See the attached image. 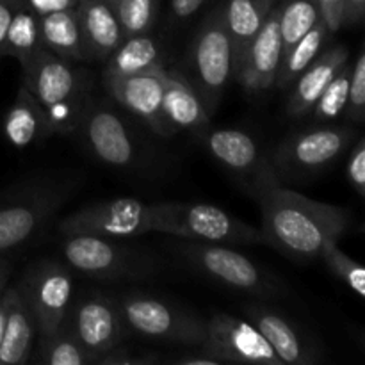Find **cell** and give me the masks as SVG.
Returning <instances> with one entry per match:
<instances>
[{"mask_svg": "<svg viewBox=\"0 0 365 365\" xmlns=\"http://www.w3.org/2000/svg\"><path fill=\"white\" fill-rule=\"evenodd\" d=\"M113 7L123 36L128 38L152 31L159 13V0H118Z\"/></svg>", "mask_w": 365, "mask_h": 365, "instance_id": "cell-33", "label": "cell"}, {"mask_svg": "<svg viewBox=\"0 0 365 365\" xmlns=\"http://www.w3.org/2000/svg\"><path fill=\"white\" fill-rule=\"evenodd\" d=\"M6 294V323L0 341V365H24L29 362L34 346V319L16 287L4 291Z\"/></svg>", "mask_w": 365, "mask_h": 365, "instance_id": "cell-22", "label": "cell"}, {"mask_svg": "<svg viewBox=\"0 0 365 365\" xmlns=\"http://www.w3.org/2000/svg\"><path fill=\"white\" fill-rule=\"evenodd\" d=\"M200 138L207 152L242 182L248 195L259 187L282 184L271 166L269 152H264L248 132L239 128H207Z\"/></svg>", "mask_w": 365, "mask_h": 365, "instance_id": "cell-14", "label": "cell"}, {"mask_svg": "<svg viewBox=\"0 0 365 365\" xmlns=\"http://www.w3.org/2000/svg\"><path fill=\"white\" fill-rule=\"evenodd\" d=\"M344 116L351 123H362L365 116V52L360 50L356 53L355 63H351V75H349L348 88V106Z\"/></svg>", "mask_w": 365, "mask_h": 365, "instance_id": "cell-34", "label": "cell"}, {"mask_svg": "<svg viewBox=\"0 0 365 365\" xmlns=\"http://www.w3.org/2000/svg\"><path fill=\"white\" fill-rule=\"evenodd\" d=\"M103 84L118 106L145 121L160 138H171L175 134V128L168 123L163 110L166 68L125 77L103 75Z\"/></svg>", "mask_w": 365, "mask_h": 365, "instance_id": "cell-16", "label": "cell"}, {"mask_svg": "<svg viewBox=\"0 0 365 365\" xmlns=\"http://www.w3.org/2000/svg\"><path fill=\"white\" fill-rule=\"evenodd\" d=\"M250 196L260 207L264 241L291 259H316L324 242L339 241L351 227L353 214L346 207L316 202L282 184L259 187Z\"/></svg>", "mask_w": 365, "mask_h": 365, "instance_id": "cell-1", "label": "cell"}, {"mask_svg": "<svg viewBox=\"0 0 365 365\" xmlns=\"http://www.w3.org/2000/svg\"><path fill=\"white\" fill-rule=\"evenodd\" d=\"M328 36H330V32H328L327 25L323 20H319L303 38H299L284 53L274 86L280 89H291V86L298 81L299 75L319 56L324 43L328 41Z\"/></svg>", "mask_w": 365, "mask_h": 365, "instance_id": "cell-28", "label": "cell"}, {"mask_svg": "<svg viewBox=\"0 0 365 365\" xmlns=\"http://www.w3.org/2000/svg\"><path fill=\"white\" fill-rule=\"evenodd\" d=\"M187 81L212 116L228 84L235 78V52L221 6L210 11L196 29L187 50Z\"/></svg>", "mask_w": 365, "mask_h": 365, "instance_id": "cell-4", "label": "cell"}, {"mask_svg": "<svg viewBox=\"0 0 365 365\" xmlns=\"http://www.w3.org/2000/svg\"><path fill=\"white\" fill-rule=\"evenodd\" d=\"M25 4L24 0H0V59L4 57V38H6L7 27L13 18L14 11Z\"/></svg>", "mask_w": 365, "mask_h": 365, "instance_id": "cell-39", "label": "cell"}, {"mask_svg": "<svg viewBox=\"0 0 365 365\" xmlns=\"http://www.w3.org/2000/svg\"><path fill=\"white\" fill-rule=\"evenodd\" d=\"M277 9L284 53L321 20L317 0H282Z\"/></svg>", "mask_w": 365, "mask_h": 365, "instance_id": "cell-29", "label": "cell"}, {"mask_svg": "<svg viewBox=\"0 0 365 365\" xmlns=\"http://www.w3.org/2000/svg\"><path fill=\"white\" fill-rule=\"evenodd\" d=\"M39 360L46 365H89L91 359L68 328L66 321L57 330L39 335Z\"/></svg>", "mask_w": 365, "mask_h": 365, "instance_id": "cell-30", "label": "cell"}, {"mask_svg": "<svg viewBox=\"0 0 365 365\" xmlns=\"http://www.w3.org/2000/svg\"><path fill=\"white\" fill-rule=\"evenodd\" d=\"M75 13L91 59L106 61L125 38L114 7L106 0H77Z\"/></svg>", "mask_w": 365, "mask_h": 365, "instance_id": "cell-21", "label": "cell"}, {"mask_svg": "<svg viewBox=\"0 0 365 365\" xmlns=\"http://www.w3.org/2000/svg\"><path fill=\"white\" fill-rule=\"evenodd\" d=\"M163 110L168 123L178 130L202 135L209 128L210 116L202 98L182 71L166 70V88L163 96Z\"/></svg>", "mask_w": 365, "mask_h": 365, "instance_id": "cell-20", "label": "cell"}, {"mask_svg": "<svg viewBox=\"0 0 365 365\" xmlns=\"http://www.w3.org/2000/svg\"><path fill=\"white\" fill-rule=\"evenodd\" d=\"M245 314L250 323L255 324L257 330L262 334L282 364L314 365L321 360L317 346L273 307L252 303L246 305Z\"/></svg>", "mask_w": 365, "mask_h": 365, "instance_id": "cell-18", "label": "cell"}, {"mask_svg": "<svg viewBox=\"0 0 365 365\" xmlns=\"http://www.w3.org/2000/svg\"><path fill=\"white\" fill-rule=\"evenodd\" d=\"M77 132L89 152L106 166L138 170L145 160L141 139L109 103L91 100Z\"/></svg>", "mask_w": 365, "mask_h": 365, "instance_id": "cell-12", "label": "cell"}, {"mask_svg": "<svg viewBox=\"0 0 365 365\" xmlns=\"http://www.w3.org/2000/svg\"><path fill=\"white\" fill-rule=\"evenodd\" d=\"M346 175L351 184V187L359 192L360 196H365V141L364 138L356 139L355 146L349 153L348 166H346Z\"/></svg>", "mask_w": 365, "mask_h": 365, "instance_id": "cell-35", "label": "cell"}, {"mask_svg": "<svg viewBox=\"0 0 365 365\" xmlns=\"http://www.w3.org/2000/svg\"><path fill=\"white\" fill-rule=\"evenodd\" d=\"M349 63V50L344 45H337L324 50L314 59V63L303 71L298 81L291 86L287 98V113L292 118L310 116L314 103L321 96L331 78Z\"/></svg>", "mask_w": 365, "mask_h": 365, "instance_id": "cell-19", "label": "cell"}, {"mask_svg": "<svg viewBox=\"0 0 365 365\" xmlns=\"http://www.w3.org/2000/svg\"><path fill=\"white\" fill-rule=\"evenodd\" d=\"M24 2H27V0H24Z\"/></svg>", "mask_w": 365, "mask_h": 365, "instance_id": "cell-46", "label": "cell"}, {"mask_svg": "<svg viewBox=\"0 0 365 365\" xmlns=\"http://www.w3.org/2000/svg\"><path fill=\"white\" fill-rule=\"evenodd\" d=\"M200 348L220 364L282 365L255 324L230 314H214L207 321L205 337Z\"/></svg>", "mask_w": 365, "mask_h": 365, "instance_id": "cell-15", "label": "cell"}, {"mask_svg": "<svg viewBox=\"0 0 365 365\" xmlns=\"http://www.w3.org/2000/svg\"><path fill=\"white\" fill-rule=\"evenodd\" d=\"M177 364H180V365H220V362H217L216 359L205 355V353H202V356H184V359H178Z\"/></svg>", "mask_w": 365, "mask_h": 365, "instance_id": "cell-42", "label": "cell"}, {"mask_svg": "<svg viewBox=\"0 0 365 365\" xmlns=\"http://www.w3.org/2000/svg\"><path fill=\"white\" fill-rule=\"evenodd\" d=\"M349 125L324 123L291 134L269 152L271 166L280 182L309 178L330 168L356 138Z\"/></svg>", "mask_w": 365, "mask_h": 365, "instance_id": "cell-8", "label": "cell"}, {"mask_svg": "<svg viewBox=\"0 0 365 365\" xmlns=\"http://www.w3.org/2000/svg\"><path fill=\"white\" fill-rule=\"evenodd\" d=\"M39 31H41L43 46L50 52L75 63L91 59L75 7L39 14Z\"/></svg>", "mask_w": 365, "mask_h": 365, "instance_id": "cell-24", "label": "cell"}, {"mask_svg": "<svg viewBox=\"0 0 365 365\" xmlns=\"http://www.w3.org/2000/svg\"><path fill=\"white\" fill-rule=\"evenodd\" d=\"M178 246V253L185 262L209 280L217 282L232 291L245 292L257 298L282 296V284L267 269L245 253L216 242L187 241Z\"/></svg>", "mask_w": 365, "mask_h": 365, "instance_id": "cell-7", "label": "cell"}, {"mask_svg": "<svg viewBox=\"0 0 365 365\" xmlns=\"http://www.w3.org/2000/svg\"><path fill=\"white\" fill-rule=\"evenodd\" d=\"M349 75H351V64L348 63L331 78L330 84L324 88L317 102L314 103V109L310 114L319 123H334L339 118L344 116L346 106H348Z\"/></svg>", "mask_w": 365, "mask_h": 365, "instance_id": "cell-31", "label": "cell"}, {"mask_svg": "<svg viewBox=\"0 0 365 365\" xmlns=\"http://www.w3.org/2000/svg\"><path fill=\"white\" fill-rule=\"evenodd\" d=\"M284 59V43L278 29L277 6L266 18L255 38L246 45L235 66V81L248 93L271 89Z\"/></svg>", "mask_w": 365, "mask_h": 365, "instance_id": "cell-17", "label": "cell"}, {"mask_svg": "<svg viewBox=\"0 0 365 365\" xmlns=\"http://www.w3.org/2000/svg\"><path fill=\"white\" fill-rule=\"evenodd\" d=\"M274 6L277 0H227L221 6L225 25L234 45L235 66L242 50L255 38Z\"/></svg>", "mask_w": 365, "mask_h": 365, "instance_id": "cell-25", "label": "cell"}, {"mask_svg": "<svg viewBox=\"0 0 365 365\" xmlns=\"http://www.w3.org/2000/svg\"><path fill=\"white\" fill-rule=\"evenodd\" d=\"M21 84L46 113L56 135H71L91 103V77L75 61L43 48L21 66Z\"/></svg>", "mask_w": 365, "mask_h": 365, "instance_id": "cell-3", "label": "cell"}, {"mask_svg": "<svg viewBox=\"0 0 365 365\" xmlns=\"http://www.w3.org/2000/svg\"><path fill=\"white\" fill-rule=\"evenodd\" d=\"M319 255L323 257L328 269H330L342 284L348 285V289H351L359 298H365L364 266L360 262H356V260H353L349 255H346L341 250V246H339V241L331 239V241L324 242Z\"/></svg>", "mask_w": 365, "mask_h": 365, "instance_id": "cell-32", "label": "cell"}, {"mask_svg": "<svg viewBox=\"0 0 365 365\" xmlns=\"http://www.w3.org/2000/svg\"><path fill=\"white\" fill-rule=\"evenodd\" d=\"M11 278V264L4 255H0V294L7 289Z\"/></svg>", "mask_w": 365, "mask_h": 365, "instance_id": "cell-43", "label": "cell"}, {"mask_svg": "<svg viewBox=\"0 0 365 365\" xmlns=\"http://www.w3.org/2000/svg\"><path fill=\"white\" fill-rule=\"evenodd\" d=\"M45 46L39 31V14L27 2L21 4L14 11L7 27L4 38V57H14L20 66H25Z\"/></svg>", "mask_w": 365, "mask_h": 365, "instance_id": "cell-27", "label": "cell"}, {"mask_svg": "<svg viewBox=\"0 0 365 365\" xmlns=\"http://www.w3.org/2000/svg\"><path fill=\"white\" fill-rule=\"evenodd\" d=\"M61 235L89 234L100 237L132 239L155 232V207L135 198H114L89 203L57 225Z\"/></svg>", "mask_w": 365, "mask_h": 365, "instance_id": "cell-10", "label": "cell"}, {"mask_svg": "<svg viewBox=\"0 0 365 365\" xmlns=\"http://www.w3.org/2000/svg\"><path fill=\"white\" fill-rule=\"evenodd\" d=\"M155 207V232L216 245H264L262 230L210 203L163 202Z\"/></svg>", "mask_w": 365, "mask_h": 365, "instance_id": "cell-6", "label": "cell"}, {"mask_svg": "<svg viewBox=\"0 0 365 365\" xmlns=\"http://www.w3.org/2000/svg\"><path fill=\"white\" fill-rule=\"evenodd\" d=\"M71 171L39 173L0 195V255L34 241L81 185Z\"/></svg>", "mask_w": 365, "mask_h": 365, "instance_id": "cell-2", "label": "cell"}, {"mask_svg": "<svg viewBox=\"0 0 365 365\" xmlns=\"http://www.w3.org/2000/svg\"><path fill=\"white\" fill-rule=\"evenodd\" d=\"M64 321L88 353L91 364L118 348L127 331L118 299L107 298L100 292H88L71 302Z\"/></svg>", "mask_w": 365, "mask_h": 365, "instance_id": "cell-13", "label": "cell"}, {"mask_svg": "<svg viewBox=\"0 0 365 365\" xmlns=\"http://www.w3.org/2000/svg\"><path fill=\"white\" fill-rule=\"evenodd\" d=\"M27 4L38 14H46L53 11L73 9L77 6V0H27Z\"/></svg>", "mask_w": 365, "mask_h": 365, "instance_id": "cell-40", "label": "cell"}, {"mask_svg": "<svg viewBox=\"0 0 365 365\" xmlns=\"http://www.w3.org/2000/svg\"><path fill=\"white\" fill-rule=\"evenodd\" d=\"M365 0H344V18L342 27H353L364 20Z\"/></svg>", "mask_w": 365, "mask_h": 365, "instance_id": "cell-41", "label": "cell"}, {"mask_svg": "<svg viewBox=\"0 0 365 365\" xmlns=\"http://www.w3.org/2000/svg\"><path fill=\"white\" fill-rule=\"evenodd\" d=\"M14 287L31 310L38 337L64 323L73 296L70 266L50 259L38 260L27 267Z\"/></svg>", "mask_w": 365, "mask_h": 365, "instance_id": "cell-11", "label": "cell"}, {"mask_svg": "<svg viewBox=\"0 0 365 365\" xmlns=\"http://www.w3.org/2000/svg\"><path fill=\"white\" fill-rule=\"evenodd\" d=\"M319 4L321 20L327 25L328 32L335 34L342 29V18H344V0H317Z\"/></svg>", "mask_w": 365, "mask_h": 365, "instance_id": "cell-36", "label": "cell"}, {"mask_svg": "<svg viewBox=\"0 0 365 365\" xmlns=\"http://www.w3.org/2000/svg\"><path fill=\"white\" fill-rule=\"evenodd\" d=\"M207 0H170L171 7V18L175 21H185L192 16V14L198 13L202 9V6Z\"/></svg>", "mask_w": 365, "mask_h": 365, "instance_id": "cell-38", "label": "cell"}, {"mask_svg": "<svg viewBox=\"0 0 365 365\" xmlns=\"http://www.w3.org/2000/svg\"><path fill=\"white\" fill-rule=\"evenodd\" d=\"M61 252L70 269L100 282L141 280L159 267L153 255L127 245L123 239L89 234L63 235Z\"/></svg>", "mask_w": 365, "mask_h": 365, "instance_id": "cell-5", "label": "cell"}, {"mask_svg": "<svg viewBox=\"0 0 365 365\" xmlns=\"http://www.w3.org/2000/svg\"><path fill=\"white\" fill-rule=\"evenodd\" d=\"M106 2H109V4H110V6H114V4H116V2H118V0H106Z\"/></svg>", "mask_w": 365, "mask_h": 365, "instance_id": "cell-45", "label": "cell"}, {"mask_svg": "<svg viewBox=\"0 0 365 365\" xmlns=\"http://www.w3.org/2000/svg\"><path fill=\"white\" fill-rule=\"evenodd\" d=\"M4 134L16 148L41 145L56 135L46 113L24 84L18 89L16 98L4 118Z\"/></svg>", "mask_w": 365, "mask_h": 365, "instance_id": "cell-23", "label": "cell"}, {"mask_svg": "<svg viewBox=\"0 0 365 365\" xmlns=\"http://www.w3.org/2000/svg\"><path fill=\"white\" fill-rule=\"evenodd\" d=\"M106 61L103 75H118V77L146 73V71L164 68L159 45L150 36V32L123 38V41Z\"/></svg>", "mask_w": 365, "mask_h": 365, "instance_id": "cell-26", "label": "cell"}, {"mask_svg": "<svg viewBox=\"0 0 365 365\" xmlns=\"http://www.w3.org/2000/svg\"><path fill=\"white\" fill-rule=\"evenodd\" d=\"M160 362L159 356H153V355H132L128 349H118L114 348L113 351H109L107 355H103L102 359H98L100 365H152Z\"/></svg>", "mask_w": 365, "mask_h": 365, "instance_id": "cell-37", "label": "cell"}, {"mask_svg": "<svg viewBox=\"0 0 365 365\" xmlns=\"http://www.w3.org/2000/svg\"><path fill=\"white\" fill-rule=\"evenodd\" d=\"M127 328L152 341L200 346L207 321L189 310L145 292H132L118 299Z\"/></svg>", "mask_w": 365, "mask_h": 365, "instance_id": "cell-9", "label": "cell"}, {"mask_svg": "<svg viewBox=\"0 0 365 365\" xmlns=\"http://www.w3.org/2000/svg\"><path fill=\"white\" fill-rule=\"evenodd\" d=\"M4 323H6V294H0V341L4 334Z\"/></svg>", "mask_w": 365, "mask_h": 365, "instance_id": "cell-44", "label": "cell"}]
</instances>
